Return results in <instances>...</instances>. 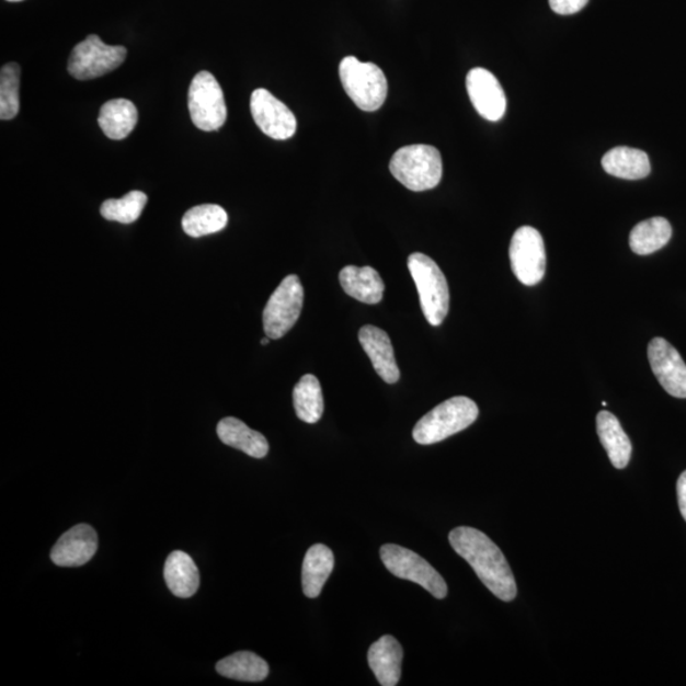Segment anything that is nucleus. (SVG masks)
<instances>
[{"instance_id":"f257e3e1","label":"nucleus","mask_w":686,"mask_h":686,"mask_svg":"<svg viewBox=\"0 0 686 686\" xmlns=\"http://www.w3.org/2000/svg\"><path fill=\"white\" fill-rule=\"evenodd\" d=\"M450 546L470 564L482 584L502 602H513L517 586L501 549L484 533L459 526L449 534Z\"/></svg>"},{"instance_id":"f03ea898","label":"nucleus","mask_w":686,"mask_h":686,"mask_svg":"<svg viewBox=\"0 0 686 686\" xmlns=\"http://www.w3.org/2000/svg\"><path fill=\"white\" fill-rule=\"evenodd\" d=\"M390 173L414 193L435 188L443 178V159L435 147L414 144L398 149L390 159Z\"/></svg>"},{"instance_id":"7ed1b4c3","label":"nucleus","mask_w":686,"mask_h":686,"mask_svg":"<svg viewBox=\"0 0 686 686\" xmlns=\"http://www.w3.org/2000/svg\"><path fill=\"white\" fill-rule=\"evenodd\" d=\"M480 414L478 405L468 397H453L435 407L413 428L414 442L431 445L445 441L475 424Z\"/></svg>"},{"instance_id":"20e7f679","label":"nucleus","mask_w":686,"mask_h":686,"mask_svg":"<svg viewBox=\"0 0 686 686\" xmlns=\"http://www.w3.org/2000/svg\"><path fill=\"white\" fill-rule=\"evenodd\" d=\"M409 270L416 284L421 309L431 325H441L449 313L450 294L448 282L441 267L424 253H412Z\"/></svg>"},{"instance_id":"39448f33","label":"nucleus","mask_w":686,"mask_h":686,"mask_svg":"<svg viewBox=\"0 0 686 686\" xmlns=\"http://www.w3.org/2000/svg\"><path fill=\"white\" fill-rule=\"evenodd\" d=\"M340 79L351 101L365 113H374L385 105L388 82L375 64L346 57L340 64Z\"/></svg>"},{"instance_id":"423d86ee","label":"nucleus","mask_w":686,"mask_h":686,"mask_svg":"<svg viewBox=\"0 0 686 686\" xmlns=\"http://www.w3.org/2000/svg\"><path fill=\"white\" fill-rule=\"evenodd\" d=\"M380 558L387 570L396 578L414 582L436 599L442 601L448 595V585L442 574L411 549L386 545L380 548Z\"/></svg>"},{"instance_id":"0eeeda50","label":"nucleus","mask_w":686,"mask_h":686,"mask_svg":"<svg viewBox=\"0 0 686 686\" xmlns=\"http://www.w3.org/2000/svg\"><path fill=\"white\" fill-rule=\"evenodd\" d=\"M302 301L305 289L299 277L286 276L263 310V330L270 340L282 339L293 329L300 317Z\"/></svg>"},{"instance_id":"6e6552de","label":"nucleus","mask_w":686,"mask_h":686,"mask_svg":"<svg viewBox=\"0 0 686 686\" xmlns=\"http://www.w3.org/2000/svg\"><path fill=\"white\" fill-rule=\"evenodd\" d=\"M188 110L203 132H217L227 122L228 111L221 87L209 71H201L191 82Z\"/></svg>"},{"instance_id":"1a4fd4ad","label":"nucleus","mask_w":686,"mask_h":686,"mask_svg":"<svg viewBox=\"0 0 686 686\" xmlns=\"http://www.w3.org/2000/svg\"><path fill=\"white\" fill-rule=\"evenodd\" d=\"M126 55L124 46L106 45L98 35H91L71 52L68 71L78 81H90L117 69Z\"/></svg>"},{"instance_id":"9d476101","label":"nucleus","mask_w":686,"mask_h":686,"mask_svg":"<svg viewBox=\"0 0 686 686\" xmlns=\"http://www.w3.org/2000/svg\"><path fill=\"white\" fill-rule=\"evenodd\" d=\"M510 262L517 281L534 286L544 281L547 254L544 237L536 228H518L510 244Z\"/></svg>"},{"instance_id":"9b49d317","label":"nucleus","mask_w":686,"mask_h":686,"mask_svg":"<svg viewBox=\"0 0 686 686\" xmlns=\"http://www.w3.org/2000/svg\"><path fill=\"white\" fill-rule=\"evenodd\" d=\"M251 113L260 130L271 139L286 140L297 133V118L291 110L263 88L252 93Z\"/></svg>"},{"instance_id":"f8f14e48","label":"nucleus","mask_w":686,"mask_h":686,"mask_svg":"<svg viewBox=\"0 0 686 686\" xmlns=\"http://www.w3.org/2000/svg\"><path fill=\"white\" fill-rule=\"evenodd\" d=\"M649 361L662 388L670 396L686 398V364L672 343L653 339L649 345Z\"/></svg>"},{"instance_id":"ddd939ff","label":"nucleus","mask_w":686,"mask_h":686,"mask_svg":"<svg viewBox=\"0 0 686 686\" xmlns=\"http://www.w3.org/2000/svg\"><path fill=\"white\" fill-rule=\"evenodd\" d=\"M467 91L470 102L489 122H500L506 113V94L504 88L490 70L475 68L467 76Z\"/></svg>"},{"instance_id":"4468645a","label":"nucleus","mask_w":686,"mask_h":686,"mask_svg":"<svg viewBox=\"0 0 686 686\" xmlns=\"http://www.w3.org/2000/svg\"><path fill=\"white\" fill-rule=\"evenodd\" d=\"M99 537L91 525L79 524L62 534L52 550V561L60 568H79L98 552Z\"/></svg>"},{"instance_id":"2eb2a0df","label":"nucleus","mask_w":686,"mask_h":686,"mask_svg":"<svg viewBox=\"0 0 686 686\" xmlns=\"http://www.w3.org/2000/svg\"><path fill=\"white\" fill-rule=\"evenodd\" d=\"M358 341L382 380L388 385H395L400 380L401 373L398 369L393 345L387 332L375 325H364L358 332Z\"/></svg>"},{"instance_id":"dca6fc26","label":"nucleus","mask_w":686,"mask_h":686,"mask_svg":"<svg viewBox=\"0 0 686 686\" xmlns=\"http://www.w3.org/2000/svg\"><path fill=\"white\" fill-rule=\"evenodd\" d=\"M369 666L382 686H396L401 681L403 649L392 636H382L370 645Z\"/></svg>"},{"instance_id":"f3484780","label":"nucleus","mask_w":686,"mask_h":686,"mask_svg":"<svg viewBox=\"0 0 686 686\" xmlns=\"http://www.w3.org/2000/svg\"><path fill=\"white\" fill-rule=\"evenodd\" d=\"M340 284L348 297L365 302V305H378L385 297V283H382L377 270L369 266L342 268Z\"/></svg>"},{"instance_id":"a211bd4d","label":"nucleus","mask_w":686,"mask_h":686,"mask_svg":"<svg viewBox=\"0 0 686 686\" xmlns=\"http://www.w3.org/2000/svg\"><path fill=\"white\" fill-rule=\"evenodd\" d=\"M221 443L241 450L252 458L262 459L267 456L270 446L266 437L247 426L236 418L222 419L217 427Z\"/></svg>"},{"instance_id":"6ab92c4d","label":"nucleus","mask_w":686,"mask_h":686,"mask_svg":"<svg viewBox=\"0 0 686 686\" xmlns=\"http://www.w3.org/2000/svg\"><path fill=\"white\" fill-rule=\"evenodd\" d=\"M596 430L611 465L617 469H625L632 457V443L619 420L613 413L602 411L596 416Z\"/></svg>"},{"instance_id":"aec40b11","label":"nucleus","mask_w":686,"mask_h":686,"mask_svg":"<svg viewBox=\"0 0 686 686\" xmlns=\"http://www.w3.org/2000/svg\"><path fill=\"white\" fill-rule=\"evenodd\" d=\"M164 580L172 594L181 599L195 595L201 586V573H198L197 565L193 558L181 550H175L167 558Z\"/></svg>"},{"instance_id":"412c9836","label":"nucleus","mask_w":686,"mask_h":686,"mask_svg":"<svg viewBox=\"0 0 686 686\" xmlns=\"http://www.w3.org/2000/svg\"><path fill=\"white\" fill-rule=\"evenodd\" d=\"M334 568L332 550L324 545H315L308 549L302 562L301 585L302 592L309 599L321 595L327 580Z\"/></svg>"},{"instance_id":"4be33fe9","label":"nucleus","mask_w":686,"mask_h":686,"mask_svg":"<svg viewBox=\"0 0 686 686\" xmlns=\"http://www.w3.org/2000/svg\"><path fill=\"white\" fill-rule=\"evenodd\" d=\"M602 164L606 173L624 180H642L651 173L648 153L634 148H613L603 157Z\"/></svg>"},{"instance_id":"5701e85b","label":"nucleus","mask_w":686,"mask_h":686,"mask_svg":"<svg viewBox=\"0 0 686 686\" xmlns=\"http://www.w3.org/2000/svg\"><path fill=\"white\" fill-rule=\"evenodd\" d=\"M99 124L107 138L123 140L129 137L137 126L138 110L129 100L108 101L100 111Z\"/></svg>"},{"instance_id":"b1692460","label":"nucleus","mask_w":686,"mask_h":686,"mask_svg":"<svg viewBox=\"0 0 686 686\" xmlns=\"http://www.w3.org/2000/svg\"><path fill=\"white\" fill-rule=\"evenodd\" d=\"M673 237V228L665 218H651L637 225L629 236L630 249L640 256L664 249Z\"/></svg>"},{"instance_id":"393cba45","label":"nucleus","mask_w":686,"mask_h":686,"mask_svg":"<svg viewBox=\"0 0 686 686\" xmlns=\"http://www.w3.org/2000/svg\"><path fill=\"white\" fill-rule=\"evenodd\" d=\"M217 672L229 679L258 683L266 679L270 668L267 662L256 653L242 651L220 660Z\"/></svg>"},{"instance_id":"a878e982","label":"nucleus","mask_w":686,"mask_h":686,"mask_svg":"<svg viewBox=\"0 0 686 686\" xmlns=\"http://www.w3.org/2000/svg\"><path fill=\"white\" fill-rule=\"evenodd\" d=\"M294 409L297 416L307 424H316L321 420L324 401L321 385L312 374L302 377L293 392Z\"/></svg>"},{"instance_id":"bb28decb","label":"nucleus","mask_w":686,"mask_h":686,"mask_svg":"<svg viewBox=\"0 0 686 686\" xmlns=\"http://www.w3.org/2000/svg\"><path fill=\"white\" fill-rule=\"evenodd\" d=\"M228 214L219 205L206 204L190 209L182 219V228L193 238H201L225 229Z\"/></svg>"},{"instance_id":"cd10ccee","label":"nucleus","mask_w":686,"mask_h":686,"mask_svg":"<svg viewBox=\"0 0 686 686\" xmlns=\"http://www.w3.org/2000/svg\"><path fill=\"white\" fill-rule=\"evenodd\" d=\"M148 203V196L141 191H132L122 198H110L101 206V215L110 221L132 225L137 221Z\"/></svg>"},{"instance_id":"c85d7f7f","label":"nucleus","mask_w":686,"mask_h":686,"mask_svg":"<svg viewBox=\"0 0 686 686\" xmlns=\"http://www.w3.org/2000/svg\"><path fill=\"white\" fill-rule=\"evenodd\" d=\"M21 68L19 64H7L0 73V118L12 119L20 111Z\"/></svg>"},{"instance_id":"c756f323","label":"nucleus","mask_w":686,"mask_h":686,"mask_svg":"<svg viewBox=\"0 0 686 686\" xmlns=\"http://www.w3.org/2000/svg\"><path fill=\"white\" fill-rule=\"evenodd\" d=\"M588 0H549V5L557 14L571 15L584 10Z\"/></svg>"},{"instance_id":"7c9ffc66","label":"nucleus","mask_w":686,"mask_h":686,"mask_svg":"<svg viewBox=\"0 0 686 686\" xmlns=\"http://www.w3.org/2000/svg\"><path fill=\"white\" fill-rule=\"evenodd\" d=\"M677 501H679L681 513L686 522V470L677 480Z\"/></svg>"},{"instance_id":"2f4dec72","label":"nucleus","mask_w":686,"mask_h":686,"mask_svg":"<svg viewBox=\"0 0 686 686\" xmlns=\"http://www.w3.org/2000/svg\"><path fill=\"white\" fill-rule=\"evenodd\" d=\"M268 342H270V339H268V338L263 339V340L261 341V343H262V345H263V346H266Z\"/></svg>"},{"instance_id":"473e14b6","label":"nucleus","mask_w":686,"mask_h":686,"mask_svg":"<svg viewBox=\"0 0 686 686\" xmlns=\"http://www.w3.org/2000/svg\"><path fill=\"white\" fill-rule=\"evenodd\" d=\"M8 2H22V0H8Z\"/></svg>"}]
</instances>
